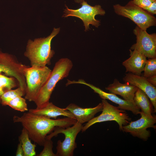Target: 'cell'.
Returning a JSON list of instances; mask_svg holds the SVG:
<instances>
[{"instance_id": "cell-21", "label": "cell", "mask_w": 156, "mask_h": 156, "mask_svg": "<svg viewBox=\"0 0 156 156\" xmlns=\"http://www.w3.org/2000/svg\"><path fill=\"white\" fill-rule=\"evenodd\" d=\"M17 86L15 79L12 77L0 74V101L1 95L6 91L12 89Z\"/></svg>"}, {"instance_id": "cell-2", "label": "cell", "mask_w": 156, "mask_h": 156, "mask_svg": "<svg viewBox=\"0 0 156 156\" xmlns=\"http://www.w3.org/2000/svg\"><path fill=\"white\" fill-rule=\"evenodd\" d=\"M60 31V28H54L46 37L28 40L24 55L29 60L31 66H45L51 64V60L55 53L51 49V42Z\"/></svg>"}, {"instance_id": "cell-15", "label": "cell", "mask_w": 156, "mask_h": 156, "mask_svg": "<svg viewBox=\"0 0 156 156\" xmlns=\"http://www.w3.org/2000/svg\"><path fill=\"white\" fill-rule=\"evenodd\" d=\"M129 51L130 57L124 61L122 65L125 67L126 72L141 76L147 60L146 57L136 50Z\"/></svg>"}, {"instance_id": "cell-18", "label": "cell", "mask_w": 156, "mask_h": 156, "mask_svg": "<svg viewBox=\"0 0 156 156\" xmlns=\"http://www.w3.org/2000/svg\"><path fill=\"white\" fill-rule=\"evenodd\" d=\"M149 99L144 92L138 88L133 98L135 104L144 114L152 116L153 109V105Z\"/></svg>"}, {"instance_id": "cell-27", "label": "cell", "mask_w": 156, "mask_h": 156, "mask_svg": "<svg viewBox=\"0 0 156 156\" xmlns=\"http://www.w3.org/2000/svg\"><path fill=\"white\" fill-rule=\"evenodd\" d=\"M24 151L21 144L19 142L18 145L16 153V156H24Z\"/></svg>"}, {"instance_id": "cell-13", "label": "cell", "mask_w": 156, "mask_h": 156, "mask_svg": "<svg viewBox=\"0 0 156 156\" xmlns=\"http://www.w3.org/2000/svg\"><path fill=\"white\" fill-rule=\"evenodd\" d=\"M123 79L127 82L142 90L147 95L154 107L155 112H156V88L150 83L147 78L143 76L129 73L125 74Z\"/></svg>"}, {"instance_id": "cell-6", "label": "cell", "mask_w": 156, "mask_h": 156, "mask_svg": "<svg viewBox=\"0 0 156 156\" xmlns=\"http://www.w3.org/2000/svg\"><path fill=\"white\" fill-rule=\"evenodd\" d=\"M113 8L117 14L129 18L142 29L146 30L148 27L156 25V18L136 5L132 0L125 6L119 4L115 5Z\"/></svg>"}, {"instance_id": "cell-8", "label": "cell", "mask_w": 156, "mask_h": 156, "mask_svg": "<svg viewBox=\"0 0 156 156\" xmlns=\"http://www.w3.org/2000/svg\"><path fill=\"white\" fill-rule=\"evenodd\" d=\"M81 4V7L76 10L69 8L66 6L62 17L73 16L80 18L83 23L85 31L90 29V25L98 27L100 25V22L95 18V16L97 15H104L105 11L100 5L92 6L85 1Z\"/></svg>"}, {"instance_id": "cell-23", "label": "cell", "mask_w": 156, "mask_h": 156, "mask_svg": "<svg viewBox=\"0 0 156 156\" xmlns=\"http://www.w3.org/2000/svg\"><path fill=\"white\" fill-rule=\"evenodd\" d=\"M143 71V76L146 78L156 75V58L147 60Z\"/></svg>"}, {"instance_id": "cell-11", "label": "cell", "mask_w": 156, "mask_h": 156, "mask_svg": "<svg viewBox=\"0 0 156 156\" xmlns=\"http://www.w3.org/2000/svg\"><path fill=\"white\" fill-rule=\"evenodd\" d=\"M146 30L138 26L135 27L133 33L136 36V43L130 49L136 50L149 58H156V34H149Z\"/></svg>"}, {"instance_id": "cell-14", "label": "cell", "mask_w": 156, "mask_h": 156, "mask_svg": "<svg viewBox=\"0 0 156 156\" xmlns=\"http://www.w3.org/2000/svg\"><path fill=\"white\" fill-rule=\"evenodd\" d=\"M103 108L101 102L94 107L90 108L81 107L71 103L65 108L72 113L77 122L82 124L92 119L96 114L102 111Z\"/></svg>"}, {"instance_id": "cell-29", "label": "cell", "mask_w": 156, "mask_h": 156, "mask_svg": "<svg viewBox=\"0 0 156 156\" xmlns=\"http://www.w3.org/2000/svg\"><path fill=\"white\" fill-rule=\"evenodd\" d=\"M74 1L76 3H80L81 4L85 0H74Z\"/></svg>"}, {"instance_id": "cell-19", "label": "cell", "mask_w": 156, "mask_h": 156, "mask_svg": "<svg viewBox=\"0 0 156 156\" xmlns=\"http://www.w3.org/2000/svg\"><path fill=\"white\" fill-rule=\"evenodd\" d=\"M19 142L21 144L24 151V156L36 155L35 144L32 143L28 132L26 129L23 128L21 134L18 137Z\"/></svg>"}, {"instance_id": "cell-22", "label": "cell", "mask_w": 156, "mask_h": 156, "mask_svg": "<svg viewBox=\"0 0 156 156\" xmlns=\"http://www.w3.org/2000/svg\"><path fill=\"white\" fill-rule=\"evenodd\" d=\"M6 105H8L14 110L21 112L28 110L26 99L22 96L15 98L7 103Z\"/></svg>"}, {"instance_id": "cell-1", "label": "cell", "mask_w": 156, "mask_h": 156, "mask_svg": "<svg viewBox=\"0 0 156 156\" xmlns=\"http://www.w3.org/2000/svg\"><path fill=\"white\" fill-rule=\"evenodd\" d=\"M13 120L14 122L21 123L27 131L30 139L41 146H43L47 136L55 127L67 128L77 122L75 119L72 118L53 119L29 112L21 116H14Z\"/></svg>"}, {"instance_id": "cell-3", "label": "cell", "mask_w": 156, "mask_h": 156, "mask_svg": "<svg viewBox=\"0 0 156 156\" xmlns=\"http://www.w3.org/2000/svg\"><path fill=\"white\" fill-rule=\"evenodd\" d=\"M73 66L72 61L67 58H61L56 62L47 81L34 101L36 108L43 107L49 102L51 95L56 84L68 76Z\"/></svg>"}, {"instance_id": "cell-9", "label": "cell", "mask_w": 156, "mask_h": 156, "mask_svg": "<svg viewBox=\"0 0 156 156\" xmlns=\"http://www.w3.org/2000/svg\"><path fill=\"white\" fill-rule=\"evenodd\" d=\"M28 66L22 64L13 55L0 50V74L14 78L18 87L26 92V84L23 71Z\"/></svg>"}, {"instance_id": "cell-10", "label": "cell", "mask_w": 156, "mask_h": 156, "mask_svg": "<svg viewBox=\"0 0 156 156\" xmlns=\"http://www.w3.org/2000/svg\"><path fill=\"white\" fill-rule=\"evenodd\" d=\"M140 114L141 115L140 119L123 126L122 131L129 133L134 137L146 141L151 136L150 131L147 129L149 128L155 129L156 128L155 125L156 122V117L155 116L147 115L142 111Z\"/></svg>"}, {"instance_id": "cell-16", "label": "cell", "mask_w": 156, "mask_h": 156, "mask_svg": "<svg viewBox=\"0 0 156 156\" xmlns=\"http://www.w3.org/2000/svg\"><path fill=\"white\" fill-rule=\"evenodd\" d=\"M105 89L110 93L121 96L125 100L135 103L133 98L138 88L127 82L122 83L115 79L113 83L105 87Z\"/></svg>"}, {"instance_id": "cell-24", "label": "cell", "mask_w": 156, "mask_h": 156, "mask_svg": "<svg viewBox=\"0 0 156 156\" xmlns=\"http://www.w3.org/2000/svg\"><path fill=\"white\" fill-rule=\"evenodd\" d=\"M44 148L37 156H57L53 151V142L51 139H46L43 145Z\"/></svg>"}, {"instance_id": "cell-17", "label": "cell", "mask_w": 156, "mask_h": 156, "mask_svg": "<svg viewBox=\"0 0 156 156\" xmlns=\"http://www.w3.org/2000/svg\"><path fill=\"white\" fill-rule=\"evenodd\" d=\"M29 112L50 118L56 119L59 116H64L75 119L70 111L66 108L59 107L50 102L43 107L40 109H31L29 110Z\"/></svg>"}, {"instance_id": "cell-26", "label": "cell", "mask_w": 156, "mask_h": 156, "mask_svg": "<svg viewBox=\"0 0 156 156\" xmlns=\"http://www.w3.org/2000/svg\"><path fill=\"white\" fill-rule=\"evenodd\" d=\"M148 13L153 15L156 14V1L153 2L145 10Z\"/></svg>"}, {"instance_id": "cell-7", "label": "cell", "mask_w": 156, "mask_h": 156, "mask_svg": "<svg viewBox=\"0 0 156 156\" xmlns=\"http://www.w3.org/2000/svg\"><path fill=\"white\" fill-rule=\"evenodd\" d=\"M103 108L101 114L93 118L83 126L81 131L83 132L94 124L105 121H114L118 125L120 131L123 126L127 125L131 118L125 110L119 108L109 103L106 99H102Z\"/></svg>"}, {"instance_id": "cell-5", "label": "cell", "mask_w": 156, "mask_h": 156, "mask_svg": "<svg viewBox=\"0 0 156 156\" xmlns=\"http://www.w3.org/2000/svg\"><path fill=\"white\" fill-rule=\"evenodd\" d=\"M82 124L77 122L73 126L67 128L56 127L53 131L47 135L46 139H51L59 133L63 134L65 139L63 141L60 140L58 141L56 146L57 156H72L74 151L77 148L75 142L77 136L81 131Z\"/></svg>"}, {"instance_id": "cell-12", "label": "cell", "mask_w": 156, "mask_h": 156, "mask_svg": "<svg viewBox=\"0 0 156 156\" xmlns=\"http://www.w3.org/2000/svg\"><path fill=\"white\" fill-rule=\"evenodd\" d=\"M73 84H81L87 86L92 89L94 92L98 94L102 99H108L118 105V107L119 108L130 111L135 115L140 114V109L135 103L129 102L120 98L113 93L105 92L93 85L86 82L83 79H80L77 81L67 80V85Z\"/></svg>"}, {"instance_id": "cell-20", "label": "cell", "mask_w": 156, "mask_h": 156, "mask_svg": "<svg viewBox=\"0 0 156 156\" xmlns=\"http://www.w3.org/2000/svg\"><path fill=\"white\" fill-rule=\"evenodd\" d=\"M26 92L21 88L18 87L14 90H8L1 95L0 101L3 105H6V103L15 98L25 95Z\"/></svg>"}, {"instance_id": "cell-25", "label": "cell", "mask_w": 156, "mask_h": 156, "mask_svg": "<svg viewBox=\"0 0 156 156\" xmlns=\"http://www.w3.org/2000/svg\"><path fill=\"white\" fill-rule=\"evenodd\" d=\"M132 1L136 5L145 10L156 0H132Z\"/></svg>"}, {"instance_id": "cell-28", "label": "cell", "mask_w": 156, "mask_h": 156, "mask_svg": "<svg viewBox=\"0 0 156 156\" xmlns=\"http://www.w3.org/2000/svg\"><path fill=\"white\" fill-rule=\"evenodd\" d=\"M148 81L152 85L156 86V75L151 76L147 78Z\"/></svg>"}, {"instance_id": "cell-4", "label": "cell", "mask_w": 156, "mask_h": 156, "mask_svg": "<svg viewBox=\"0 0 156 156\" xmlns=\"http://www.w3.org/2000/svg\"><path fill=\"white\" fill-rule=\"evenodd\" d=\"M51 72L47 66H29L23 71L26 89L25 99L34 102L40 90L47 81Z\"/></svg>"}]
</instances>
